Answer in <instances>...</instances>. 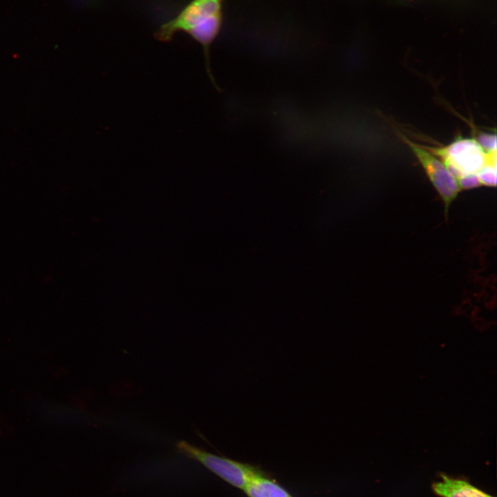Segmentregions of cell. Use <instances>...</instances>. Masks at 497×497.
<instances>
[{"mask_svg": "<svg viewBox=\"0 0 497 497\" xmlns=\"http://www.w3.org/2000/svg\"><path fill=\"white\" fill-rule=\"evenodd\" d=\"M223 0H193L173 19L163 24L156 34L167 41L177 32L188 34L203 48L208 75L217 86L210 66V47L220 32L222 20Z\"/></svg>", "mask_w": 497, "mask_h": 497, "instance_id": "6da1fadb", "label": "cell"}, {"mask_svg": "<svg viewBox=\"0 0 497 497\" xmlns=\"http://www.w3.org/2000/svg\"><path fill=\"white\" fill-rule=\"evenodd\" d=\"M425 147L438 157L456 179L465 175L476 174L487 162L496 161V152L486 153L473 137L458 135L447 146Z\"/></svg>", "mask_w": 497, "mask_h": 497, "instance_id": "7a4b0ae2", "label": "cell"}, {"mask_svg": "<svg viewBox=\"0 0 497 497\" xmlns=\"http://www.w3.org/2000/svg\"><path fill=\"white\" fill-rule=\"evenodd\" d=\"M183 454L199 462L228 484L243 489L258 467L211 454L185 441L177 445Z\"/></svg>", "mask_w": 497, "mask_h": 497, "instance_id": "3957f363", "label": "cell"}, {"mask_svg": "<svg viewBox=\"0 0 497 497\" xmlns=\"http://www.w3.org/2000/svg\"><path fill=\"white\" fill-rule=\"evenodd\" d=\"M401 137L420 163L426 175L442 199L445 214L447 217L451 204L461 191L456 178L444 163L424 146L413 142L404 135Z\"/></svg>", "mask_w": 497, "mask_h": 497, "instance_id": "277c9868", "label": "cell"}, {"mask_svg": "<svg viewBox=\"0 0 497 497\" xmlns=\"http://www.w3.org/2000/svg\"><path fill=\"white\" fill-rule=\"evenodd\" d=\"M432 489L441 497H493L465 480L444 474L433 484Z\"/></svg>", "mask_w": 497, "mask_h": 497, "instance_id": "5b68a950", "label": "cell"}, {"mask_svg": "<svg viewBox=\"0 0 497 497\" xmlns=\"http://www.w3.org/2000/svg\"><path fill=\"white\" fill-rule=\"evenodd\" d=\"M243 490L248 497H291L289 491L275 480L258 469Z\"/></svg>", "mask_w": 497, "mask_h": 497, "instance_id": "8992f818", "label": "cell"}, {"mask_svg": "<svg viewBox=\"0 0 497 497\" xmlns=\"http://www.w3.org/2000/svg\"><path fill=\"white\" fill-rule=\"evenodd\" d=\"M481 186L496 187V161H489L476 173Z\"/></svg>", "mask_w": 497, "mask_h": 497, "instance_id": "52a82bcc", "label": "cell"}, {"mask_svg": "<svg viewBox=\"0 0 497 497\" xmlns=\"http://www.w3.org/2000/svg\"><path fill=\"white\" fill-rule=\"evenodd\" d=\"M474 139L478 143L484 151L490 154L496 152V135L482 130H474Z\"/></svg>", "mask_w": 497, "mask_h": 497, "instance_id": "ba28073f", "label": "cell"}, {"mask_svg": "<svg viewBox=\"0 0 497 497\" xmlns=\"http://www.w3.org/2000/svg\"><path fill=\"white\" fill-rule=\"evenodd\" d=\"M458 185L462 190H469L481 186L476 174L465 175L458 179Z\"/></svg>", "mask_w": 497, "mask_h": 497, "instance_id": "9c48e42d", "label": "cell"}, {"mask_svg": "<svg viewBox=\"0 0 497 497\" xmlns=\"http://www.w3.org/2000/svg\"><path fill=\"white\" fill-rule=\"evenodd\" d=\"M291 497H292V496H291Z\"/></svg>", "mask_w": 497, "mask_h": 497, "instance_id": "30bf717a", "label": "cell"}]
</instances>
